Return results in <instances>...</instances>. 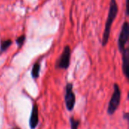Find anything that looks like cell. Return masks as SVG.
I'll return each instance as SVG.
<instances>
[{
	"mask_svg": "<svg viewBox=\"0 0 129 129\" xmlns=\"http://www.w3.org/2000/svg\"><path fill=\"white\" fill-rule=\"evenodd\" d=\"M73 85L71 82H68L66 86L65 94V104L68 111H73L76 104V95L73 92Z\"/></svg>",
	"mask_w": 129,
	"mask_h": 129,
	"instance_id": "4",
	"label": "cell"
},
{
	"mask_svg": "<svg viewBox=\"0 0 129 129\" xmlns=\"http://www.w3.org/2000/svg\"><path fill=\"white\" fill-rule=\"evenodd\" d=\"M70 58H71V48L69 45H67L64 47L62 54L56 61L55 68L67 70L70 64Z\"/></svg>",
	"mask_w": 129,
	"mask_h": 129,
	"instance_id": "3",
	"label": "cell"
},
{
	"mask_svg": "<svg viewBox=\"0 0 129 129\" xmlns=\"http://www.w3.org/2000/svg\"><path fill=\"white\" fill-rule=\"evenodd\" d=\"M12 44V41L11 39H6L3 40L0 43V53H2L5 51Z\"/></svg>",
	"mask_w": 129,
	"mask_h": 129,
	"instance_id": "9",
	"label": "cell"
},
{
	"mask_svg": "<svg viewBox=\"0 0 129 129\" xmlns=\"http://www.w3.org/2000/svg\"><path fill=\"white\" fill-rule=\"evenodd\" d=\"M129 37V26L128 23L125 21L122 26L121 32L119 36L118 39V48L120 52H122V51L125 48V45L128 42Z\"/></svg>",
	"mask_w": 129,
	"mask_h": 129,
	"instance_id": "5",
	"label": "cell"
},
{
	"mask_svg": "<svg viewBox=\"0 0 129 129\" xmlns=\"http://www.w3.org/2000/svg\"><path fill=\"white\" fill-rule=\"evenodd\" d=\"M25 40H26V36H25L24 35L19 36V37L16 39V41H15V42H16V43H17V46H18V48H19L22 47V45H23V43H24Z\"/></svg>",
	"mask_w": 129,
	"mask_h": 129,
	"instance_id": "11",
	"label": "cell"
},
{
	"mask_svg": "<svg viewBox=\"0 0 129 129\" xmlns=\"http://www.w3.org/2000/svg\"><path fill=\"white\" fill-rule=\"evenodd\" d=\"M122 72L125 76L128 79L129 70V50L128 48H125L122 51Z\"/></svg>",
	"mask_w": 129,
	"mask_h": 129,
	"instance_id": "7",
	"label": "cell"
},
{
	"mask_svg": "<svg viewBox=\"0 0 129 129\" xmlns=\"http://www.w3.org/2000/svg\"><path fill=\"white\" fill-rule=\"evenodd\" d=\"M13 129H20V128H14Z\"/></svg>",
	"mask_w": 129,
	"mask_h": 129,
	"instance_id": "13",
	"label": "cell"
},
{
	"mask_svg": "<svg viewBox=\"0 0 129 129\" xmlns=\"http://www.w3.org/2000/svg\"><path fill=\"white\" fill-rule=\"evenodd\" d=\"M118 10H119V8H118L116 1L110 0L108 16H107V21L105 23V27H104V34H103V39H102V46H104V47L106 46L108 43L110 36L112 25L117 16Z\"/></svg>",
	"mask_w": 129,
	"mask_h": 129,
	"instance_id": "1",
	"label": "cell"
},
{
	"mask_svg": "<svg viewBox=\"0 0 129 129\" xmlns=\"http://www.w3.org/2000/svg\"><path fill=\"white\" fill-rule=\"evenodd\" d=\"M113 87H114L113 93L110 100L108 108H107V113L110 116L113 115L116 113V111L119 108L121 101V91L119 85L117 83H115Z\"/></svg>",
	"mask_w": 129,
	"mask_h": 129,
	"instance_id": "2",
	"label": "cell"
},
{
	"mask_svg": "<svg viewBox=\"0 0 129 129\" xmlns=\"http://www.w3.org/2000/svg\"><path fill=\"white\" fill-rule=\"evenodd\" d=\"M123 118L128 120V113H125L124 114V116H123Z\"/></svg>",
	"mask_w": 129,
	"mask_h": 129,
	"instance_id": "12",
	"label": "cell"
},
{
	"mask_svg": "<svg viewBox=\"0 0 129 129\" xmlns=\"http://www.w3.org/2000/svg\"><path fill=\"white\" fill-rule=\"evenodd\" d=\"M70 124L71 129H78L80 125V120L76 119L73 116H71L70 118Z\"/></svg>",
	"mask_w": 129,
	"mask_h": 129,
	"instance_id": "10",
	"label": "cell"
},
{
	"mask_svg": "<svg viewBox=\"0 0 129 129\" xmlns=\"http://www.w3.org/2000/svg\"><path fill=\"white\" fill-rule=\"evenodd\" d=\"M40 68H41V64L39 62H36L33 64L32 71H31V76L33 79H36L39 76V73H40Z\"/></svg>",
	"mask_w": 129,
	"mask_h": 129,
	"instance_id": "8",
	"label": "cell"
},
{
	"mask_svg": "<svg viewBox=\"0 0 129 129\" xmlns=\"http://www.w3.org/2000/svg\"><path fill=\"white\" fill-rule=\"evenodd\" d=\"M29 125L30 129H36L39 125V108L36 104L32 107V111L29 120Z\"/></svg>",
	"mask_w": 129,
	"mask_h": 129,
	"instance_id": "6",
	"label": "cell"
}]
</instances>
